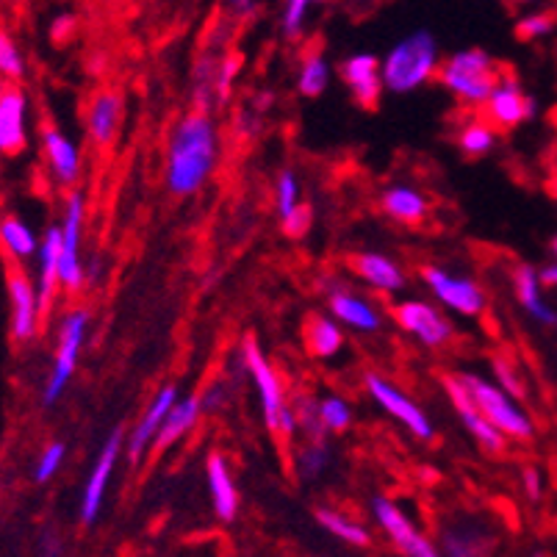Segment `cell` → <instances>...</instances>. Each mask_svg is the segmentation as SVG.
<instances>
[{"mask_svg":"<svg viewBox=\"0 0 557 557\" xmlns=\"http://www.w3.org/2000/svg\"><path fill=\"white\" fill-rule=\"evenodd\" d=\"M220 161V131L211 114H186L166 141L164 184L175 197H189L206 186Z\"/></svg>","mask_w":557,"mask_h":557,"instance_id":"obj_1","label":"cell"},{"mask_svg":"<svg viewBox=\"0 0 557 557\" xmlns=\"http://www.w3.org/2000/svg\"><path fill=\"white\" fill-rule=\"evenodd\" d=\"M438 70V45L430 32H417L399 39L380 62L383 86L394 95H408L428 84Z\"/></svg>","mask_w":557,"mask_h":557,"instance_id":"obj_2","label":"cell"},{"mask_svg":"<svg viewBox=\"0 0 557 557\" xmlns=\"http://www.w3.org/2000/svg\"><path fill=\"white\" fill-rule=\"evenodd\" d=\"M242 363H245V372L256 383L258 397H261L263 422H267L270 433L281 435V438H292L297 433L295 410H292V403H288L286 392H283L281 374L267 361L261 344H258L252 333L242 338Z\"/></svg>","mask_w":557,"mask_h":557,"instance_id":"obj_3","label":"cell"},{"mask_svg":"<svg viewBox=\"0 0 557 557\" xmlns=\"http://www.w3.org/2000/svg\"><path fill=\"white\" fill-rule=\"evenodd\" d=\"M435 75L449 92L458 95L469 106H483L488 95L494 92L496 81H499L494 59L483 48L458 50V53L449 55L447 62H438Z\"/></svg>","mask_w":557,"mask_h":557,"instance_id":"obj_4","label":"cell"},{"mask_svg":"<svg viewBox=\"0 0 557 557\" xmlns=\"http://www.w3.org/2000/svg\"><path fill=\"white\" fill-rule=\"evenodd\" d=\"M460 380H463L469 394H472L480 413H483L499 433H505V438H516V442H530V438H533V419L527 417V410H521L519 403H516L510 394H505L503 388L488 383V380L480 377V374H460Z\"/></svg>","mask_w":557,"mask_h":557,"instance_id":"obj_5","label":"cell"},{"mask_svg":"<svg viewBox=\"0 0 557 557\" xmlns=\"http://www.w3.org/2000/svg\"><path fill=\"white\" fill-rule=\"evenodd\" d=\"M86 331H89V311L86 308H73L62 317L59 322V336H55V356H53V369L48 374V383H45L42 403L55 405V399L62 397L67 383L73 380L75 367H78L81 347L86 342Z\"/></svg>","mask_w":557,"mask_h":557,"instance_id":"obj_6","label":"cell"},{"mask_svg":"<svg viewBox=\"0 0 557 557\" xmlns=\"http://www.w3.org/2000/svg\"><path fill=\"white\" fill-rule=\"evenodd\" d=\"M84 214L86 200L84 191L73 189L64 202L62 220V256H59V283L62 292L78 295L84 288V256H81V239H84Z\"/></svg>","mask_w":557,"mask_h":557,"instance_id":"obj_7","label":"cell"},{"mask_svg":"<svg viewBox=\"0 0 557 557\" xmlns=\"http://www.w3.org/2000/svg\"><path fill=\"white\" fill-rule=\"evenodd\" d=\"M363 383H367L369 397L380 405V410L388 413L392 419H397L410 435H417L419 442H430V438H433V422L428 419V413H424L413 399L405 397V394L394 386L392 380L380 377V374H367Z\"/></svg>","mask_w":557,"mask_h":557,"instance_id":"obj_8","label":"cell"},{"mask_svg":"<svg viewBox=\"0 0 557 557\" xmlns=\"http://www.w3.org/2000/svg\"><path fill=\"white\" fill-rule=\"evenodd\" d=\"M422 277L430 292L449 311L460 313V317H480L485 311V292L478 281L453 275V272L442 270V267H422Z\"/></svg>","mask_w":557,"mask_h":557,"instance_id":"obj_9","label":"cell"},{"mask_svg":"<svg viewBox=\"0 0 557 557\" xmlns=\"http://www.w3.org/2000/svg\"><path fill=\"white\" fill-rule=\"evenodd\" d=\"M123 449H125V430L114 428L109 438L103 442V447H100L98 460H95L89 480H86L84 496H81L78 516L84 524H95V519H98L100 510H103L106 491H109L111 474H114V466L116 460H120V455H123Z\"/></svg>","mask_w":557,"mask_h":557,"instance_id":"obj_10","label":"cell"},{"mask_svg":"<svg viewBox=\"0 0 557 557\" xmlns=\"http://www.w3.org/2000/svg\"><path fill=\"white\" fill-rule=\"evenodd\" d=\"M372 516L380 524V530L394 541L403 555L410 557H435L438 555V546L428 539L424 533H419L417 524L392 503L386 496H374L372 499Z\"/></svg>","mask_w":557,"mask_h":557,"instance_id":"obj_11","label":"cell"},{"mask_svg":"<svg viewBox=\"0 0 557 557\" xmlns=\"http://www.w3.org/2000/svg\"><path fill=\"white\" fill-rule=\"evenodd\" d=\"M442 386H444V392H447L453 408L458 410L460 422H463L466 430H469V433L478 438L480 447H483L485 453H494V455L505 453V447H508V438H505V433H499V430H496L494 424H491L488 419L480 413V408L474 405L472 394H469L466 383L460 380V374H444Z\"/></svg>","mask_w":557,"mask_h":557,"instance_id":"obj_12","label":"cell"},{"mask_svg":"<svg viewBox=\"0 0 557 557\" xmlns=\"http://www.w3.org/2000/svg\"><path fill=\"white\" fill-rule=\"evenodd\" d=\"M9 319H12V338L17 344L32 342L39 331V322H42V308H39L37 286L23 270L9 272Z\"/></svg>","mask_w":557,"mask_h":557,"instance_id":"obj_13","label":"cell"},{"mask_svg":"<svg viewBox=\"0 0 557 557\" xmlns=\"http://www.w3.org/2000/svg\"><path fill=\"white\" fill-rule=\"evenodd\" d=\"M394 319L405 333L417 336L424 347H444L455 336V327L435 306L424 300H405L394 308Z\"/></svg>","mask_w":557,"mask_h":557,"instance_id":"obj_14","label":"cell"},{"mask_svg":"<svg viewBox=\"0 0 557 557\" xmlns=\"http://www.w3.org/2000/svg\"><path fill=\"white\" fill-rule=\"evenodd\" d=\"M485 109H488V120L496 128H516L519 123H527L539 114V103L535 98L521 92L519 81L513 75H499L494 92L485 100Z\"/></svg>","mask_w":557,"mask_h":557,"instance_id":"obj_15","label":"cell"},{"mask_svg":"<svg viewBox=\"0 0 557 557\" xmlns=\"http://www.w3.org/2000/svg\"><path fill=\"white\" fill-rule=\"evenodd\" d=\"M175 399H178V388L172 386V383H166L164 388H159V394H156L153 403L145 408V413H141V419L136 422V428L125 435L123 453L125 458H128V463H139V460L153 449L156 433H159L161 422H164L166 417V410L172 408Z\"/></svg>","mask_w":557,"mask_h":557,"instance_id":"obj_16","label":"cell"},{"mask_svg":"<svg viewBox=\"0 0 557 557\" xmlns=\"http://www.w3.org/2000/svg\"><path fill=\"white\" fill-rule=\"evenodd\" d=\"M28 148V98L7 86L0 95V156H20Z\"/></svg>","mask_w":557,"mask_h":557,"instance_id":"obj_17","label":"cell"},{"mask_svg":"<svg viewBox=\"0 0 557 557\" xmlns=\"http://www.w3.org/2000/svg\"><path fill=\"white\" fill-rule=\"evenodd\" d=\"M42 150L45 161H48V170L53 175V181L64 189H73L81 178V150L67 134L55 128V125H45L42 128Z\"/></svg>","mask_w":557,"mask_h":557,"instance_id":"obj_18","label":"cell"},{"mask_svg":"<svg viewBox=\"0 0 557 557\" xmlns=\"http://www.w3.org/2000/svg\"><path fill=\"white\" fill-rule=\"evenodd\" d=\"M59 256H62V227L50 225L45 231L42 242H39V275L34 281L39 297V308H42V317H48L50 308H53L55 297L62 292V283H59Z\"/></svg>","mask_w":557,"mask_h":557,"instance_id":"obj_19","label":"cell"},{"mask_svg":"<svg viewBox=\"0 0 557 557\" xmlns=\"http://www.w3.org/2000/svg\"><path fill=\"white\" fill-rule=\"evenodd\" d=\"M123 95L114 89H103L92 98L89 111H86V134L98 148H109L111 141L120 134V123H123Z\"/></svg>","mask_w":557,"mask_h":557,"instance_id":"obj_20","label":"cell"},{"mask_svg":"<svg viewBox=\"0 0 557 557\" xmlns=\"http://www.w3.org/2000/svg\"><path fill=\"white\" fill-rule=\"evenodd\" d=\"M342 78L344 84L352 89V95H356V100L363 109H374L380 95H383V89H386V86H383V78H380L377 55L372 53L349 55L347 62L342 64Z\"/></svg>","mask_w":557,"mask_h":557,"instance_id":"obj_21","label":"cell"},{"mask_svg":"<svg viewBox=\"0 0 557 557\" xmlns=\"http://www.w3.org/2000/svg\"><path fill=\"white\" fill-rule=\"evenodd\" d=\"M206 480H209V494L214 513L222 524H231L239 516V488L233 483L231 466H227L225 455L211 453L206 460Z\"/></svg>","mask_w":557,"mask_h":557,"instance_id":"obj_22","label":"cell"},{"mask_svg":"<svg viewBox=\"0 0 557 557\" xmlns=\"http://www.w3.org/2000/svg\"><path fill=\"white\" fill-rule=\"evenodd\" d=\"M349 267L356 270V275L361 281H367L369 286L377 288V292H403L405 288V272L394 258L383 256V252H356L349 258Z\"/></svg>","mask_w":557,"mask_h":557,"instance_id":"obj_23","label":"cell"},{"mask_svg":"<svg viewBox=\"0 0 557 557\" xmlns=\"http://www.w3.org/2000/svg\"><path fill=\"white\" fill-rule=\"evenodd\" d=\"M327 306H331L333 319L342 322V325L352 327V331L374 333L383 325V317H380V311L372 302L352 295V292H344V288H333L331 297H327Z\"/></svg>","mask_w":557,"mask_h":557,"instance_id":"obj_24","label":"cell"},{"mask_svg":"<svg viewBox=\"0 0 557 557\" xmlns=\"http://www.w3.org/2000/svg\"><path fill=\"white\" fill-rule=\"evenodd\" d=\"M513 292L519 306L524 308L535 322L546 327H557V313L552 311L549 306L541 297V281H539V270H533L530 263H519L513 270Z\"/></svg>","mask_w":557,"mask_h":557,"instance_id":"obj_25","label":"cell"},{"mask_svg":"<svg viewBox=\"0 0 557 557\" xmlns=\"http://www.w3.org/2000/svg\"><path fill=\"white\" fill-rule=\"evenodd\" d=\"M202 417L200 410V399L189 397V399H175L172 408L166 410L164 422H161L159 433H156L153 449L156 453H164L170 449L172 444H178L186 433H191L197 424V419Z\"/></svg>","mask_w":557,"mask_h":557,"instance_id":"obj_26","label":"cell"},{"mask_svg":"<svg viewBox=\"0 0 557 557\" xmlns=\"http://www.w3.org/2000/svg\"><path fill=\"white\" fill-rule=\"evenodd\" d=\"M380 209L392 220L403 222V225H419L428 216L430 202L413 186H388L383 197H380Z\"/></svg>","mask_w":557,"mask_h":557,"instance_id":"obj_27","label":"cell"},{"mask_svg":"<svg viewBox=\"0 0 557 557\" xmlns=\"http://www.w3.org/2000/svg\"><path fill=\"white\" fill-rule=\"evenodd\" d=\"M0 247L12 261H28L32 256H37L39 239L32 225H25L20 216H3L0 220Z\"/></svg>","mask_w":557,"mask_h":557,"instance_id":"obj_28","label":"cell"},{"mask_svg":"<svg viewBox=\"0 0 557 557\" xmlns=\"http://www.w3.org/2000/svg\"><path fill=\"white\" fill-rule=\"evenodd\" d=\"M308 349L311 356L319 361H327V358H336L344 347V333L338 327L336 319L331 317H311L306 327Z\"/></svg>","mask_w":557,"mask_h":557,"instance_id":"obj_29","label":"cell"},{"mask_svg":"<svg viewBox=\"0 0 557 557\" xmlns=\"http://www.w3.org/2000/svg\"><path fill=\"white\" fill-rule=\"evenodd\" d=\"M317 521L322 524V530H327V533H331L333 539L342 541V544L356 546V549H369V546H372V535H369L367 527L352 521L349 516L338 513V510L319 508Z\"/></svg>","mask_w":557,"mask_h":557,"instance_id":"obj_30","label":"cell"},{"mask_svg":"<svg viewBox=\"0 0 557 557\" xmlns=\"http://www.w3.org/2000/svg\"><path fill=\"white\" fill-rule=\"evenodd\" d=\"M327 84H331V64L322 53H308L300 64V73H297V92L302 98L313 100L325 92Z\"/></svg>","mask_w":557,"mask_h":557,"instance_id":"obj_31","label":"cell"},{"mask_svg":"<svg viewBox=\"0 0 557 557\" xmlns=\"http://www.w3.org/2000/svg\"><path fill=\"white\" fill-rule=\"evenodd\" d=\"M327 463H331V449H327L325 438H308L306 447L297 453V478L311 483V480L322 478Z\"/></svg>","mask_w":557,"mask_h":557,"instance_id":"obj_32","label":"cell"},{"mask_svg":"<svg viewBox=\"0 0 557 557\" xmlns=\"http://www.w3.org/2000/svg\"><path fill=\"white\" fill-rule=\"evenodd\" d=\"M496 145V128L485 120H472L469 125H463L458 136V148L463 150L466 156H472V159H480V156L491 153Z\"/></svg>","mask_w":557,"mask_h":557,"instance_id":"obj_33","label":"cell"},{"mask_svg":"<svg viewBox=\"0 0 557 557\" xmlns=\"http://www.w3.org/2000/svg\"><path fill=\"white\" fill-rule=\"evenodd\" d=\"M292 410H295V422L297 430L308 435V438H325V424L319 419V399H313L311 394H300V397L292 403Z\"/></svg>","mask_w":557,"mask_h":557,"instance_id":"obj_34","label":"cell"},{"mask_svg":"<svg viewBox=\"0 0 557 557\" xmlns=\"http://www.w3.org/2000/svg\"><path fill=\"white\" fill-rule=\"evenodd\" d=\"M319 419L325 424L327 433H347L352 424V408L342 397H322L319 399Z\"/></svg>","mask_w":557,"mask_h":557,"instance_id":"obj_35","label":"cell"},{"mask_svg":"<svg viewBox=\"0 0 557 557\" xmlns=\"http://www.w3.org/2000/svg\"><path fill=\"white\" fill-rule=\"evenodd\" d=\"M25 75V59L20 45L14 42L12 34L0 32V78L20 81Z\"/></svg>","mask_w":557,"mask_h":557,"instance_id":"obj_36","label":"cell"},{"mask_svg":"<svg viewBox=\"0 0 557 557\" xmlns=\"http://www.w3.org/2000/svg\"><path fill=\"white\" fill-rule=\"evenodd\" d=\"M313 3H325V0H283V34L288 39H295L302 34V25H306L308 12H311Z\"/></svg>","mask_w":557,"mask_h":557,"instance_id":"obj_37","label":"cell"},{"mask_svg":"<svg viewBox=\"0 0 557 557\" xmlns=\"http://www.w3.org/2000/svg\"><path fill=\"white\" fill-rule=\"evenodd\" d=\"M64 455H67V444L64 442H50L48 447L39 455L37 466H34V483H48V480L55 478V472L62 469Z\"/></svg>","mask_w":557,"mask_h":557,"instance_id":"obj_38","label":"cell"},{"mask_svg":"<svg viewBox=\"0 0 557 557\" xmlns=\"http://www.w3.org/2000/svg\"><path fill=\"white\" fill-rule=\"evenodd\" d=\"M494 374H496V386L503 388L505 394H510L513 399H524L527 397V386L524 380H521L519 369L508 361V358L496 356L494 358Z\"/></svg>","mask_w":557,"mask_h":557,"instance_id":"obj_39","label":"cell"},{"mask_svg":"<svg viewBox=\"0 0 557 557\" xmlns=\"http://www.w3.org/2000/svg\"><path fill=\"white\" fill-rule=\"evenodd\" d=\"M242 70V55L239 53H227L220 55V70H216V106H225L227 98H231V86L236 81Z\"/></svg>","mask_w":557,"mask_h":557,"instance_id":"obj_40","label":"cell"},{"mask_svg":"<svg viewBox=\"0 0 557 557\" xmlns=\"http://www.w3.org/2000/svg\"><path fill=\"white\" fill-rule=\"evenodd\" d=\"M275 202H277V214L286 216L288 211L295 209L297 202H300V181L292 170H283L277 175V184H275Z\"/></svg>","mask_w":557,"mask_h":557,"instance_id":"obj_41","label":"cell"},{"mask_svg":"<svg viewBox=\"0 0 557 557\" xmlns=\"http://www.w3.org/2000/svg\"><path fill=\"white\" fill-rule=\"evenodd\" d=\"M557 25V14L555 12H546V14H527V17L519 20L516 25V37L530 42V39H541L546 34L555 32Z\"/></svg>","mask_w":557,"mask_h":557,"instance_id":"obj_42","label":"cell"},{"mask_svg":"<svg viewBox=\"0 0 557 557\" xmlns=\"http://www.w3.org/2000/svg\"><path fill=\"white\" fill-rule=\"evenodd\" d=\"M281 222H283V233H286L288 239H302V236L311 231L313 214L306 202H297L295 209L288 211L286 216H281Z\"/></svg>","mask_w":557,"mask_h":557,"instance_id":"obj_43","label":"cell"},{"mask_svg":"<svg viewBox=\"0 0 557 557\" xmlns=\"http://www.w3.org/2000/svg\"><path fill=\"white\" fill-rule=\"evenodd\" d=\"M197 399H200L202 413H220L227 405V386L225 383H214V386L206 388Z\"/></svg>","mask_w":557,"mask_h":557,"instance_id":"obj_44","label":"cell"},{"mask_svg":"<svg viewBox=\"0 0 557 557\" xmlns=\"http://www.w3.org/2000/svg\"><path fill=\"white\" fill-rule=\"evenodd\" d=\"M103 281H106L103 258L92 256L89 261H84V288H98Z\"/></svg>","mask_w":557,"mask_h":557,"instance_id":"obj_45","label":"cell"},{"mask_svg":"<svg viewBox=\"0 0 557 557\" xmlns=\"http://www.w3.org/2000/svg\"><path fill=\"white\" fill-rule=\"evenodd\" d=\"M521 485H524V494L530 496V499H541V494H544V478L539 474V469H524V478H521Z\"/></svg>","mask_w":557,"mask_h":557,"instance_id":"obj_46","label":"cell"},{"mask_svg":"<svg viewBox=\"0 0 557 557\" xmlns=\"http://www.w3.org/2000/svg\"><path fill=\"white\" fill-rule=\"evenodd\" d=\"M73 32H75L73 14H59V17L53 20V25H50V37H53V42H64Z\"/></svg>","mask_w":557,"mask_h":557,"instance_id":"obj_47","label":"cell"},{"mask_svg":"<svg viewBox=\"0 0 557 557\" xmlns=\"http://www.w3.org/2000/svg\"><path fill=\"white\" fill-rule=\"evenodd\" d=\"M225 7L233 17H247L256 12V0H225Z\"/></svg>","mask_w":557,"mask_h":557,"instance_id":"obj_48","label":"cell"},{"mask_svg":"<svg viewBox=\"0 0 557 557\" xmlns=\"http://www.w3.org/2000/svg\"><path fill=\"white\" fill-rule=\"evenodd\" d=\"M539 281H541V286L557 288V263H549V267L539 270Z\"/></svg>","mask_w":557,"mask_h":557,"instance_id":"obj_49","label":"cell"},{"mask_svg":"<svg viewBox=\"0 0 557 557\" xmlns=\"http://www.w3.org/2000/svg\"><path fill=\"white\" fill-rule=\"evenodd\" d=\"M424 480H428V483H430V480H438V474H435V472H430V469H424Z\"/></svg>","mask_w":557,"mask_h":557,"instance_id":"obj_50","label":"cell"},{"mask_svg":"<svg viewBox=\"0 0 557 557\" xmlns=\"http://www.w3.org/2000/svg\"><path fill=\"white\" fill-rule=\"evenodd\" d=\"M549 250H552V256H555V258H557V236H555V239H552V242H549Z\"/></svg>","mask_w":557,"mask_h":557,"instance_id":"obj_51","label":"cell"},{"mask_svg":"<svg viewBox=\"0 0 557 557\" xmlns=\"http://www.w3.org/2000/svg\"><path fill=\"white\" fill-rule=\"evenodd\" d=\"M3 89H7V81L0 78V95H3Z\"/></svg>","mask_w":557,"mask_h":557,"instance_id":"obj_52","label":"cell"},{"mask_svg":"<svg viewBox=\"0 0 557 557\" xmlns=\"http://www.w3.org/2000/svg\"><path fill=\"white\" fill-rule=\"evenodd\" d=\"M552 191H555V197H557V178L552 181Z\"/></svg>","mask_w":557,"mask_h":557,"instance_id":"obj_53","label":"cell"},{"mask_svg":"<svg viewBox=\"0 0 557 557\" xmlns=\"http://www.w3.org/2000/svg\"><path fill=\"white\" fill-rule=\"evenodd\" d=\"M516 3H535V0H516Z\"/></svg>","mask_w":557,"mask_h":557,"instance_id":"obj_54","label":"cell"}]
</instances>
